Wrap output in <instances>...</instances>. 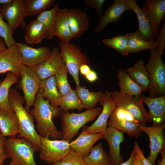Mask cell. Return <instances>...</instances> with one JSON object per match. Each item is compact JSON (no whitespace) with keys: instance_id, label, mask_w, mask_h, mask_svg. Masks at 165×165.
Returning <instances> with one entry per match:
<instances>
[{"instance_id":"cell-1","label":"cell","mask_w":165,"mask_h":165,"mask_svg":"<svg viewBox=\"0 0 165 165\" xmlns=\"http://www.w3.org/2000/svg\"><path fill=\"white\" fill-rule=\"evenodd\" d=\"M33 106L30 113L36 120V131L39 135L52 139L62 138V132L57 129L53 121L62 111L59 107L52 106L49 100L37 94Z\"/></svg>"},{"instance_id":"cell-2","label":"cell","mask_w":165,"mask_h":165,"mask_svg":"<svg viewBox=\"0 0 165 165\" xmlns=\"http://www.w3.org/2000/svg\"><path fill=\"white\" fill-rule=\"evenodd\" d=\"M9 99L10 105L17 118L20 127L18 138H25L32 143L37 151H39L40 136L35 128L32 116L23 106L25 101L24 97L15 89H10Z\"/></svg>"},{"instance_id":"cell-3","label":"cell","mask_w":165,"mask_h":165,"mask_svg":"<svg viewBox=\"0 0 165 165\" xmlns=\"http://www.w3.org/2000/svg\"><path fill=\"white\" fill-rule=\"evenodd\" d=\"M102 109L101 107H98L79 113L62 111L60 115L62 139L70 142L85 124L93 120L100 115Z\"/></svg>"},{"instance_id":"cell-4","label":"cell","mask_w":165,"mask_h":165,"mask_svg":"<svg viewBox=\"0 0 165 165\" xmlns=\"http://www.w3.org/2000/svg\"><path fill=\"white\" fill-rule=\"evenodd\" d=\"M150 50L149 59L145 65L150 82L148 97H154L165 95V64L156 48Z\"/></svg>"},{"instance_id":"cell-5","label":"cell","mask_w":165,"mask_h":165,"mask_svg":"<svg viewBox=\"0 0 165 165\" xmlns=\"http://www.w3.org/2000/svg\"><path fill=\"white\" fill-rule=\"evenodd\" d=\"M4 147L8 158H16L20 165H37L34 158L36 148L27 139L9 137L6 138Z\"/></svg>"},{"instance_id":"cell-6","label":"cell","mask_w":165,"mask_h":165,"mask_svg":"<svg viewBox=\"0 0 165 165\" xmlns=\"http://www.w3.org/2000/svg\"><path fill=\"white\" fill-rule=\"evenodd\" d=\"M111 92L116 107L122 108L129 112L140 125L146 126L147 123L152 121L148 112L144 106L141 96L126 95L118 90Z\"/></svg>"},{"instance_id":"cell-7","label":"cell","mask_w":165,"mask_h":165,"mask_svg":"<svg viewBox=\"0 0 165 165\" xmlns=\"http://www.w3.org/2000/svg\"><path fill=\"white\" fill-rule=\"evenodd\" d=\"M60 54L67 68L68 72L73 77L76 85L80 84L79 69L80 66L87 64L89 61L87 56L82 51L80 47L68 42H60L58 45Z\"/></svg>"},{"instance_id":"cell-8","label":"cell","mask_w":165,"mask_h":165,"mask_svg":"<svg viewBox=\"0 0 165 165\" xmlns=\"http://www.w3.org/2000/svg\"><path fill=\"white\" fill-rule=\"evenodd\" d=\"M69 142L63 139H52L40 137V159L51 165L60 161L70 150Z\"/></svg>"},{"instance_id":"cell-9","label":"cell","mask_w":165,"mask_h":165,"mask_svg":"<svg viewBox=\"0 0 165 165\" xmlns=\"http://www.w3.org/2000/svg\"><path fill=\"white\" fill-rule=\"evenodd\" d=\"M20 85L25 102L24 108L28 112L34 105L41 80L34 69L23 64L20 71Z\"/></svg>"},{"instance_id":"cell-10","label":"cell","mask_w":165,"mask_h":165,"mask_svg":"<svg viewBox=\"0 0 165 165\" xmlns=\"http://www.w3.org/2000/svg\"><path fill=\"white\" fill-rule=\"evenodd\" d=\"M139 129L145 132L150 141V152L147 158L152 165H155L157 156L160 152L165 148V139L163 130L165 124L157 126H139Z\"/></svg>"},{"instance_id":"cell-11","label":"cell","mask_w":165,"mask_h":165,"mask_svg":"<svg viewBox=\"0 0 165 165\" xmlns=\"http://www.w3.org/2000/svg\"><path fill=\"white\" fill-rule=\"evenodd\" d=\"M0 11L13 33L18 28L25 29L27 25L24 20L26 16L24 0H14L10 5L3 6Z\"/></svg>"},{"instance_id":"cell-12","label":"cell","mask_w":165,"mask_h":165,"mask_svg":"<svg viewBox=\"0 0 165 165\" xmlns=\"http://www.w3.org/2000/svg\"><path fill=\"white\" fill-rule=\"evenodd\" d=\"M99 105L103 107L102 111L97 119L91 126L86 127V131L90 134L104 133L107 126V122L112 112L116 107L112 97L111 92L106 90L103 93Z\"/></svg>"},{"instance_id":"cell-13","label":"cell","mask_w":165,"mask_h":165,"mask_svg":"<svg viewBox=\"0 0 165 165\" xmlns=\"http://www.w3.org/2000/svg\"><path fill=\"white\" fill-rule=\"evenodd\" d=\"M23 65L20 52L15 44L0 52V74L10 72L20 77Z\"/></svg>"},{"instance_id":"cell-14","label":"cell","mask_w":165,"mask_h":165,"mask_svg":"<svg viewBox=\"0 0 165 165\" xmlns=\"http://www.w3.org/2000/svg\"><path fill=\"white\" fill-rule=\"evenodd\" d=\"M15 45L20 52L23 64L33 69L46 59L51 50L47 47L34 48L20 42Z\"/></svg>"},{"instance_id":"cell-15","label":"cell","mask_w":165,"mask_h":165,"mask_svg":"<svg viewBox=\"0 0 165 165\" xmlns=\"http://www.w3.org/2000/svg\"><path fill=\"white\" fill-rule=\"evenodd\" d=\"M64 65L59 50L57 47H54L48 58L33 69L42 80L54 75Z\"/></svg>"},{"instance_id":"cell-16","label":"cell","mask_w":165,"mask_h":165,"mask_svg":"<svg viewBox=\"0 0 165 165\" xmlns=\"http://www.w3.org/2000/svg\"><path fill=\"white\" fill-rule=\"evenodd\" d=\"M103 138L108 144V154L111 165H118L123 162V158L121 155L120 145L125 140L124 133L113 127H108L104 133Z\"/></svg>"},{"instance_id":"cell-17","label":"cell","mask_w":165,"mask_h":165,"mask_svg":"<svg viewBox=\"0 0 165 165\" xmlns=\"http://www.w3.org/2000/svg\"><path fill=\"white\" fill-rule=\"evenodd\" d=\"M142 9L158 37L161 22L165 17V0H147Z\"/></svg>"},{"instance_id":"cell-18","label":"cell","mask_w":165,"mask_h":165,"mask_svg":"<svg viewBox=\"0 0 165 165\" xmlns=\"http://www.w3.org/2000/svg\"><path fill=\"white\" fill-rule=\"evenodd\" d=\"M128 10H131L125 0H115L114 3L104 12L100 18V22L94 29L96 33L101 32L110 23L119 21L123 13Z\"/></svg>"},{"instance_id":"cell-19","label":"cell","mask_w":165,"mask_h":165,"mask_svg":"<svg viewBox=\"0 0 165 165\" xmlns=\"http://www.w3.org/2000/svg\"><path fill=\"white\" fill-rule=\"evenodd\" d=\"M86 126L79 136L75 140L69 142L70 149L82 157L87 156L90 153L94 143L103 138L104 133L90 134L86 131Z\"/></svg>"},{"instance_id":"cell-20","label":"cell","mask_w":165,"mask_h":165,"mask_svg":"<svg viewBox=\"0 0 165 165\" xmlns=\"http://www.w3.org/2000/svg\"><path fill=\"white\" fill-rule=\"evenodd\" d=\"M143 103L148 107L149 116L152 122V126L165 124V95L152 97L141 96Z\"/></svg>"},{"instance_id":"cell-21","label":"cell","mask_w":165,"mask_h":165,"mask_svg":"<svg viewBox=\"0 0 165 165\" xmlns=\"http://www.w3.org/2000/svg\"><path fill=\"white\" fill-rule=\"evenodd\" d=\"M67 15L72 38H79L89 28L88 16L83 11L75 8L67 9Z\"/></svg>"},{"instance_id":"cell-22","label":"cell","mask_w":165,"mask_h":165,"mask_svg":"<svg viewBox=\"0 0 165 165\" xmlns=\"http://www.w3.org/2000/svg\"><path fill=\"white\" fill-rule=\"evenodd\" d=\"M125 1L138 18L139 26L136 31L139 36L146 41L154 40L157 36L152 29L142 9L135 0H125Z\"/></svg>"},{"instance_id":"cell-23","label":"cell","mask_w":165,"mask_h":165,"mask_svg":"<svg viewBox=\"0 0 165 165\" xmlns=\"http://www.w3.org/2000/svg\"><path fill=\"white\" fill-rule=\"evenodd\" d=\"M37 94L49 100L52 106L58 107L61 97L57 87L55 75L41 81Z\"/></svg>"},{"instance_id":"cell-24","label":"cell","mask_w":165,"mask_h":165,"mask_svg":"<svg viewBox=\"0 0 165 165\" xmlns=\"http://www.w3.org/2000/svg\"><path fill=\"white\" fill-rule=\"evenodd\" d=\"M0 131L4 137H13L19 134L20 127L16 116L13 110L0 109Z\"/></svg>"},{"instance_id":"cell-25","label":"cell","mask_w":165,"mask_h":165,"mask_svg":"<svg viewBox=\"0 0 165 165\" xmlns=\"http://www.w3.org/2000/svg\"><path fill=\"white\" fill-rule=\"evenodd\" d=\"M142 60L137 61L133 66L125 70L131 78L141 88L143 91H148L150 82L148 73Z\"/></svg>"},{"instance_id":"cell-26","label":"cell","mask_w":165,"mask_h":165,"mask_svg":"<svg viewBox=\"0 0 165 165\" xmlns=\"http://www.w3.org/2000/svg\"><path fill=\"white\" fill-rule=\"evenodd\" d=\"M54 36L58 37L61 42L67 43L72 38L67 15V9L58 8L57 13Z\"/></svg>"},{"instance_id":"cell-27","label":"cell","mask_w":165,"mask_h":165,"mask_svg":"<svg viewBox=\"0 0 165 165\" xmlns=\"http://www.w3.org/2000/svg\"><path fill=\"white\" fill-rule=\"evenodd\" d=\"M107 126L113 127L122 132L127 133L131 137L138 138L142 135L139 126L128 120L120 119L110 115Z\"/></svg>"},{"instance_id":"cell-28","label":"cell","mask_w":165,"mask_h":165,"mask_svg":"<svg viewBox=\"0 0 165 165\" xmlns=\"http://www.w3.org/2000/svg\"><path fill=\"white\" fill-rule=\"evenodd\" d=\"M58 5V3H57L51 9L46 10L40 13L36 19L43 26L46 33V38L48 40L52 39L54 36L56 15L59 8Z\"/></svg>"},{"instance_id":"cell-29","label":"cell","mask_w":165,"mask_h":165,"mask_svg":"<svg viewBox=\"0 0 165 165\" xmlns=\"http://www.w3.org/2000/svg\"><path fill=\"white\" fill-rule=\"evenodd\" d=\"M119 80V91L124 94L140 96L143 90L141 87L128 75L123 69H120L116 74Z\"/></svg>"},{"instance_id":"cell-30","label":"cell","mask_w":165,"mask_h":165,"mask_svg":"<svg viewBox=\"0 0 165 165\" xmlns=\"http://www.w3.org/2000/svg\"><path fill=\"white\" fill-rule=\"evenodd\" d=\"M19 77L10 72H7L4 80L0 83V109L13 110L9 100V94L11 86L18 82Z\"/></svg>"},{"instance_id":"cell-31","label":"cell","mask_w":165,"mask_h":165,"mask_svg":"<svg viewBox=\"0 0 165 165\" xmlns=\"http://www.w3.org/2000/svg\"><path fill=\"white\" fill-rule=\"evenodd\" d=\"M25 30L24 40L28 44H37L46 38V33L43 25L39 21L33 20L27 25Z\"/></svg>"},{"instance_id":"cell-32","label":"cell","mask_w":165,"mask_h":165,"mask_svg":"<svg viewBox=\"0 0 165 165\" xmlns=\"http://www.w3.org/2000/svg\"><path fill=\"white\" fill-rule=\"evenodd\" d=\"M75 90L78 96L83 108L90 109L95 108L97 104L99 102L103 94L101 91H89L86 87L82 86L80 84L76 85Z\"/></svg>"},{"instance_id":"cell-33","label":"cell","mask_w":165,"mask_h":165,"mask_svg":"<svg viewBox=\"0 0 165 165\" xmlns=\"http://www.w3.org/2000/svg\"><path fill=\"white\" fill-rule=\"evenodd\" d=\"M83 158L86 165H111L108 154L101 143L93 146L90 153Z\"/></svg>"},{"instance_id":"cell-34","label":"cell","mask_w":165,"mask_h":165,"mask_svg":"<svg viewBox=\"0 0 165 165\" xmlns=\"http://www.w3.org/2000/svg\"><path fill=\"white\" fill-rule=\"evenodd\" d=\"M158 43L155 40L146 41L141 38L136 31L129 33V39L127 47V54L138 53L144 50H150L153 48H156Z\"/></svg>"},{"instance_id":"cell-35","label":"cell","mask_w":165,"mask_h":165,"mask_svg":"<svg viewBox=\"0 0 165 165\" xmlns=\"http://www.w3.org/2000/svg\"><path fill=\"white\" fill-rule=\"evenodd\" d=\"M26 16H34L39 14L53 6L55 0H24Z\"/></svg>"},{"instance_id":"cell-36","label":"cell","mask_w":165,"mask_h":165,"mask_svg":"<svg viewBox=\"0 0 165 165\" xmlns=\"http://www.w3.org/2000/svg\"><path fill=\"white\" fill-rule=\"evenodd\" d=\"M59 108L63 111L77 109L81 110L83 106L75 90L72 89L66 95L61 97Z\"/></svg>"},{"instance_id":"cell-37","label":"cell","mask_w":165,"mask_h":165,"mask_svg":"<svg viewBox=\"0 0 165 165\" xmlns=\"http://www.w3.org/2000/svg\"><path fill=\"white\" fill-rule=\"evenodd\" d=\"M129 33L120 35L110 38L104 39L102 42L105 45L119 52L122 55H127Z\"/></svg>"},{"instance_id":"cell-38","label":"cell","mask_w":165,"mask_h":165,"mask_svg":"<svg viewBox=\"0 0 165 165\" xmlns=\"http://www.w3.org/2000/svg\"><path fill=\"white\" fill-rule=\"evenodd\" d=\"M68 72L67 68L65 64L54 75L57 87L61 97L67 94L72 89L68 80Z\"/></svg>"},{"instance_id":"cell-39","label":"cell","mask_w":165,"mask_h":165,"mask_svg":"<svg viewBox=\"0 0 165 165\" xmlns=\"http://www.w3.org/2000/svg\"><path fill=\"white\" fill-rule=\"evenodd\" d=\"M3 17L0 11V37L5 42L7 48L15 44L13 35V33L8 23L3 20Z\"/></svg>"},{"instance_id":"cell-40","label":"cell","mask_w":165,"mask_h":165,"mask_svg":"<svg viewBox=\"0 0 165 165\" xmlns=\"http://www.w3.org/2000/svg\"><path fill=\"white\" fill-rule=\"evenodd\" d=\"M51 165H86L83 158L75 151L70 150L68 154L60 161Z\"/></svg>"},{"instance_id":"cell-41","label":"cell","mask_w":165,"mask_h":165,"mask_svg":"<svg viewBox=\"0 0 165 165\" xmlns=\"http://www.w3.org/2000/svg\"><path fill=\"white\" fill-rule=\"evenodd\" d=\"M110 115L118 119H126L140 126L139 123L129 112L124 109L116 107Z\"/></svg>"},{"instance_id":"cell-42","label":"cell","mask_w":165,"mask_h":165,"mask_svg":"<svg viewBox=\"0 0 165 165\" xmlns=\"http://www.w3.org/2000/svg\"><path fill=\"white\" fill-rule=\"evenodd\" d=\"M158 39L156 41L158 46L156 48L157 52L161 56L164 54L165 47V23L162 28L160 30L158 36Z\"/></svg>"},{"instance_id":"cell-43","label":"cell","mask_w":165,"mask_h":165,"mask_svg":"<svg viewBox=\"0 0 165 165\" xmlns=\"http://www.w3.org/2000/svg\"><path fill=\"white\" fill-rule=\"evenodd\" d=\"M105 1V0H86L84 4L95 9L100 18L102 16V8Z\"/></svg>"},{"instance_id":"cell-44","label":"cell","mask_w":165,"mask_h":165,"mask_svg":"<svg viewBox=\"0 0 165 165\" xmlns=\"http://www.w3.org/2000/svg\"><path fill=\"white\" fill-rule=\"evenodd\" d=\"M6 137L3 136L0 131V165H4L6 159L8 158L4 148V143Z\"/></svg>"},{"instance_id":"cell-45","label":"cell","mask_w":165,"mask_h":165,"mask_svg":"<svg viewBox=\"0 0 165 165\" xmlns=\"http://www.w3.org/2000/svg\"><path fill=\"white\" fill-rule=\"evenodd\" d=\"M134 149L136 154L141 159L143 165H152L151 163L145 156L143 151L141 150L137 141H135L134 146Z\"/></svg>"},{"instance_id":"cell-46","label":"cell","mask_w":165,"mask_h":165,"mask_svg":"<svg viewBox=\"0 0 165 165\" xmlns=\"http://www.w3.org/2000/svg\"><path fill=\"white\" fill-rule=\"evenodd\" d=\"M136 152L133 149L132 151L130 157L125 162H123L118 165H134L135 161Z\"/></svg>"},{"instance_id":"cell-47","label":"cell","mask_w":165,"mask_h":165,"mask_svg":"<svg viewBox=\"0 0 165 165\" xmlns=\"http://www.w3.org/2000/svg\"><path fill=\"white\" fill-rule=\"evenodd\" d=\"M85 76L86 79L91 82H95L98 79L96 73L91 69Z\"/></svg>"},{"instance_id":"cell-48","label":"cell","mask_w":165,"mask_h":165,"mask_svg":"<svg viewBox=\"0 0 165 165\" xmlns=\"http://www.w3.org/2000/svg\"><path fill=\"white\" fill-rule=\"evenodd\" d=\"M91 70L87 64H84L81 65L79 69L81 74L85 76Z\"/></svg>"},{"instance_id":"cell-49","label":"cell","mask_w":165,"mask_h":165,"mask_svg":"<svg viewBox=\"0 0 165 165\" xmlns=\"http://www.w3.org/2000/svg\"><path fill=\"white\" fill-rule=\"evenodd\" d=\"M160 153L161 155L162 159L158 161V165H165V148L163 149Z\"/></svg>"},{"instance_id":"cell-50","label":"cell","mask_w":165,"mask_h":165,"mask_svg":"<svg viewBox=\"0 0 165 165\" xmlns=\"http://www.w3.org/2000/svg\"><path fill=\"white\" fill-rule=\"evenodd\" d=\"M14 0H0V5L3 6H8L11 4Z\"/></svg>"},{"instance_id":"cell-51","label":"cell","mask_w":165,"mask_h":165,"mask_svg":"<svg viewBox=\"0 0 165 165\" xmlns=\"http://www.w3.org/2000/svg\"><path fill=\"white\" fill-rule=\"evenodd\" d=\"M134 165H143L141 159L136 153Z\"/></svg>"},{"instance_id":"cell-52","label":"cell","mask_w":165,"mask_h":165,"mask_svg":"<svg viewBox=\"0 0 165 165\" xmlns=\"http://www.w3.org/2000/svg\"><path fill=\"white\" fill-rule=\"evenodd\" d=\"M6 45L5 43L2 38L0 37V52L5 50Z\"/></svg>"},{"instance_id":"cell-53","label":"cell","mask_w":165,"mask_h":165,"mask_svg":"<svg viewBox=\"0 0 165 165\" xmlns=\"http://www.w3.org/2000/svg\"><path fill=\"white\" fill-rule=\"evenodd\" d=\"M7 165H20L18 160L15 158L11 159L9 163Z\"/></svg>"},{"instance_id":"cell-54","label":"cell","mask_w":165,"mask_h":165,"mask_svg":"<svg viewBox=\"0 0 165 165\" xmlns=\"http://www.w3.org/2000/svg\"><path fill=\"white\" fill-rule=\"evenodd\" d=\"M1 82L0 81V83Z\"/></svg>"}]
</instances>
